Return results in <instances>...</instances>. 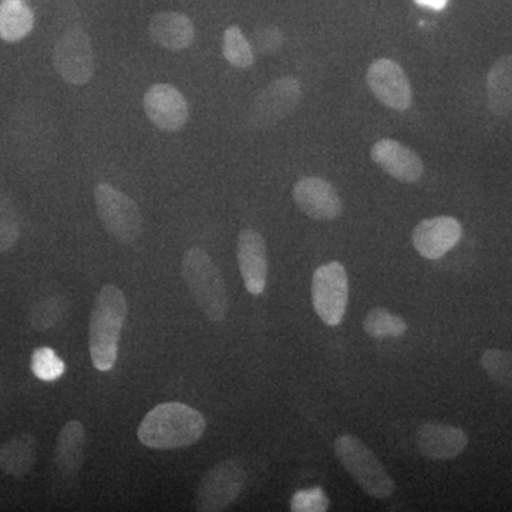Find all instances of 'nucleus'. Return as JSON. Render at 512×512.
I'll return each instance as SVG.
<instances>
[{
	"instance_id": "nucleus-14",
	"label": "nucleus",
	"mask_w": 512,
	"mask_h": 512,
	"mask_svg": "<svg viewBox=\"0 0 512 512\" xmlns=\"http://www.w3.org/2000/svg\"><path fill=\"white\" fill-rule=\"evenodd\" d=\"M373 163L379 165L384 173L402 184H414L423 177L424 164L421 158L400 141L382 138L373 144L370 150Z\"/></svg>"
},
{
	"instance_id": "nucleus-2",
	"label": "nucleus",
	"mask_w": 512,
	"mask_h": 512,
	"mask_svg": "<svg viewBox=\"0 0 512 512\" xmlns=\"http://www.w3.org/2000/svg\"><path fill=\"white\" fill-rule=\"evenodd\" d=\"M127 319L126 295L114 285L101 288L90 316L89 345L94 367L109 372L119 356L121 330Z\"/></svg>"
},
{
	"instance_id": "nucleus-25",
	"label": "nucleus",
	"mask_w": 512,
	"mask_h": 512,
	"mask_svg": "<svg viewBox=\"0 0 512 512\" xmlns=\"http://www.w3.org/2000/svg\"><path fill=\"white\" fill-rule=\"evenodd\" d=\"M481 366L493 382L512 390V352L488 349L481 356Z\"/></svg>"
},
{
	"instance_id": "nucleus-22",
	"label": "nucleus",
	"mask_w": 512,
	"mask_h": 512,
	"mask_svg": "<svg viewBox=\"0 0 512 512\" xmlns=\"http://www.w3.org/2000/svg\"><path fill=\"white\" fill-rule=\"evenodd\" d=\"M69 312V301L63 296H49L32 306L29 313V322L37 332L55 328Z\"/></svg>"
},
{
	"instance_id": "nucleus-15",
	"label": "nucleus",
	"mask_w": 512,
	"mask_h": 512,
	"mask_svg": "<svg viewBox=\"0 0 512 512\" xmlns=\"http://www.w3.org/2000/svg\"><path fill=\"white\" fill-rule=\"evenodd\" d=\"M237 256L245 288L251 295H261L268 279V251L261 232L254 228L242 229L238 237Z\"/></svg>"
},
{
	"instance_id": "nucleus-18",
	"label": "nucleus",
	"mask_w": 512,
	"mask_h": 512,
	"mask_svg": "<svg viewBox=\"0 0 512 512\" xmlns=\"http://www.w3.org/2000/svg\"><path fill=\"white\" fill-rule=\"evenodd\" d=\"M37 441L30 434L12 437L0 446V468L3 473L15 478L28 476L35 466Z\"/></svg>"
},
{
	"instance_id": "nucleus-17",
	"label": "nucleus",
	"mask_w": 512,
	"mask_h": 512,
	"mask_svg": "<svg viewBox=\"0 0 512 512\" xmlns=\"http://www.w3.org/2000/svg\"><path fill=\"white\" fill-rule=\"evenodd\" d=\"M148 33L156 45L173 52L188 49L195 39L194 23L180 12L157 13L148 23Z\"/></svg>"
},
{
	"instance_id": "nucleus-16",
	"label": "nucleus",
	"mask_w": 512,
	"mask_h": 512,
	"mask_svg": "<svg viewBox=\"0 0 512 512\" xmlns=\"http://www.w3.org/2000/svg\"><path fill=\"white\" fill-rule=\"evenodd\" d=\"M417 448L421 456L434 461L453 460L468 446L466 431L443 423H426L416 433Z\"/></svg>"
},
{
	"instance_id": "nucleus-29",
	"label": "nucleus",
	"mask_w": 512,
	"mask_h": 512,
	"mask_svg": "<svg viewBox=\"0 0 512 512\" xmlns=\"http://www.w3.org/2000/svg\"><path fill=\"white\" fill-rule=\"evenodd\" d=\"M252 40L256 52L261 55H274L284 45V36L276 28L258 29Z\"/></svg>"
},
{
	"instance_id": "nucleus-13",
	"label": "nucleus",
	"mask_w": 512,
	"mask_h": 512,
	"mask_svg": "<svg viewBox=\"0 0 512 512\" xmlns=\"http://www.w3.org/2000/svg\"><path fill=\"white\" fill-rule=\"evenodd\" d=\"M461 237L463 227L460 222L456 218L441 215L421 221L414 228L412 242L423 258L436 261L456 247Z\"/></svg>"
},
{
	"instance_id": "nucleus-24",
	"label": "nucleus",
	"mask_w": 512,
	"mask_h": 512,
	"mask_svg": "<svg viewBox=\"0 0 512 512\" xmlns=\"http://www.w3.org/2000/svg\"><path fill=\"white\" fill-rule=\"evenodd\" d=\"M363 328L372 338H399L407 332V323L386 308H375L367 313Z\"/></svg>"
},
{
	"instance_id": "nucleus-7",
	"label": "nucleus",
	"mask_w": 512,
	"mask_h": 512,
	"mask_svg": "<svg viewBox=\"0 0 512 512\" xmlns=\"http://www.w3.org/2000/svg\"><path fill=\"white\" fill-rule=\"evenodd\" d=\"M302 99V87L295 77H279L255 97L249 110L254 130H268L295 111Z\"/></svg>"
},
{
	"instance_id": "nucleus-6",
	"label": "nucleus",
	"mask_w": 512,
	"mask_h": 512,
	"mask_svg": "<svg viewBox=\"0 0 512 512\" xmlns=\"http://www.w3.org/2000/svg\"><path fill=\"white\" fill-rule=\"evenodd\" d=\"M312 303L320 319L338 326L345 318L349 302V278L340 262L319 266L312 278Z\"/></svg>"
},
{
	"instance_id": "nucleus-5",
	"label": "nucleus",
	"mask_w": 512,
	"mask_h": 512,
	"mask_svg": "<svg viewBox=\"0 0 512 512\" xmlns=\"http://www.w3.org/2000/svg\"><path fill=\"white\" fill-rule=\"evenodd\" d=\"M94 204L101 225L120 244H133L143 234V215L137 202L113 185H97L94 188Z\"/></svg>"
},
{
	"instance_id": "nucleus-1",
	"label": "nucleus",
	"mask_w": 512,
	"mask_h": 512,
	"mask_svg": "<svg viewBox=\"0 0 512 512\" xmlns=\"http://www.w3.org/2000/svg\"><path fill=\"white\" fill-rule=\"evenodd\" d=\"M207 421L198 410L183 403H163L154 407L137 430L141 444L153 450L190 447L204 436Z\"/></svg>"
},
{
	"instance_id": "nucleus-28",
	"label": "nucleus",
	"mask_w": 512,
	"mask_h": 512,
	"mask_svg": "<svg viewBox=\"0 0 512 512\" xmlns=\"http://www.w3.org/2000/svg\"><path fill=\"white\" fill-rule=\"evenodd\" d=\"M291 510L293 512H325L329 510V498L320 487L298 491L292 497Z\"/></svg>"
},
{
	"instance_id": "nucleus-21",
	"label": "nucleus",
	"mask_w": 512,
	"mask_h": 512,
	"mask_svg": "<svg viewBox=\"0 0 512 512\" xmlns=\"http://www.w3.org/2000/svg\"><path fill=\"white\" fill-rule=\"evenodd\" d=\"M35 26V13L26 0H0V39L20 42Z\"/></svg>"
},
{
	"instance_id": "nucleus-4",
	"label": "nucleus",
	"mask_w": 512,
	"mask_h": 512,
	"mask_svg": "<svg viewBox=\"0 0 512 512\" xmlns=\"http://www.w3.org/2000/svg\"><path fill=\"white\" fill-rule=\"evenodd\" d=\"M335 456L349 476L370 497L386 500L396 490L393 478L373 453L372 448L356 436L338 437L333 444Z\"/></svg>"
},
{
	"instance_id": "nucleus-23",
	"label": "nucleus",
	"mask_w": 512,
	"mask_h": 512,
	"mask_svg": "<svg viewBox=\"0 0 512 512\" xmlns=\"http://www.w3.org/2000/svg\"><path fill=\"white\" fill-rule=\"evenodd\" d=\"M222 53L229 64L238 69H248L255 63L254 47L238 26H231L222 37Z\"/></svg>"
},
{
	"instance_id": "nucleus-20",
	"label": "nucleus",
	"mask_w": 512,
	"mask_h": 512,
	"mask_svg": "<svg viewBox=\"0 0 512 512\" xmlns=\"http://www.w3.org/2000/svg\"><path fill=\"white\" fill-rule=\"evenodd\" d=\"M488 109L498 117L512 111V55L500 57L487 76Z\"/></svg>"
},
{
	"instance_id": "nucleus-19",
	"label": "nucleus",
	"mask_w": 512,
	"mask_h": 512,
	"mask_svg": "<svg viewBox=\"0 0 512 512\" xmlns=\"http://www.w3.org/2000/svg\"><path fill=\"white\" fill-rule=\"evenodd\" d=\"M86 448V430L80 421L72 420L64 424L57 437L56 464L64 474H74L82 470Z\"/></svg>"
},
{
	"instance_id": "nucleus-26",
	"label": "nucleus",
	"mask_w": 512,
	"mask_h": 512,
	"mask_svg": "<svg viewBox=\"0 0 512 512\" xmlns=\"http://www.w3.org/2000/svg\"><path fill=\"white\" fill-rule=\"evenodd\" d=\"M20 238L18 211L12 200L0 191V252H8Z\"/></svg>"
},
{
	"instance_id": "nucleus-8",
	"label": "nucleus",
	"mask_w": 512,
	"mask_h": 512,
	"mask_svg": "<svg viewBox=\"0 0 512 512\" xmlns=\"http://www.w3.org/2000/svg\"><path fill=\"white\" fill-rule=\"evenodd\" d=\"M247 474L241 463L235 460L222 461L211 468L204 478L195 497V510L214 512L227 510L244 488Z\"/></svg>"
},
{
	"instance_id": "nucleus-3",
	"label": "nucleus",
	"mask_w": 512,
	"mask_h": 512,
	"mask_svg": "<svg viewBox=\"0 0 512 512\" xmlns=\"http://www.w3.org/2000/svg\"><path fill=\"white\" fill-rule=\"evenodd\" d=\"M181 269L185 284L205 318L214 323L225 320L229 312L227 286L210 254L198 247L188 249Z\"/></svg>"
},
{
	"instance_id": "nucleus-30",
	"label": "nucleus",
	"mask_w": 512,
	"mask_h": 512,
	"mask_svg": "<svg viewBox=\"0 0 512 512\" xmlns=\"http://www.w3.org/2000/svg\"><path fill=\"white\" fill-rule=\"evenodd\" d=\"M414 2L421 8L443 10L446 8L448 0H414Z\"/></svg>"
},
{
	"instance_id": "nucleus-12",
	"label": "nucleus",
	"mask_w": 512,
	"mask_h": 512,
	"mask_svg": "<svg viewBox=\"0 0 512 512\" xmlns=\"http://www.w3.org/2000/svg\"><path fill=\"white\" fill-rule=\"evenodd\" d=\"M293 201L306 217L315 221H333L343 212L338 191L325 178H301L293 187Z\"/></svg>"
},
{
	"instance_id": "nucleus-11",
	"label": "nucleus",
	"mask_w": 512,
	"mask_h": 512,
	"mask_svg": "<svg viewBox=\"0 0 512 512\" xmlns=\"http://www.w3.org/2000/svg\"><path fill=\"white\" fill-rule=\"evenodd\" d=\"M144 110L153 126L165 133L183 130L190 119V107L183 93L167 83L154 84L147 90Z\"/></svg>"
},
{
	"instance_id": "nucleus-10",
	"label": "nucleus",
	"mask_w": 512,
	"mask_h": 512,
	"mask_svg": "<svg viewBox=\"0 0 512 512\" xmlns=\"http://www.w3.org/2000/svg\"><path fill=\"white\" fill-rule=\"evenodd\" d=\"M367 86L377 100L389 109L406 111L413 103L409 77L399 63L392 59H377L367 69Z\"/></svg>"
},
{
	"instance_id": "nucleus-9",
	"label": "nucleus",
	"mask_w": 512,
	"mask_h": 512,
	"mask_svg": "<svg viewBox=\"0 0 512 512\" xmlns=\"http://www.w3.org/2000/svg\"><path fill=\"white\" fill-rule=\"evenodd\" d=\"M53 66L64 82L84 86L94 76L92 40L83 29L69 30L53 50Z\"/></svg>"
},
{
	"instance_id": "nucleus-27",
	"label": "nucleus",
	"mask_w": 512,
	"mask_h": 512,
	"mask_svg": "<svg viewBox=\"0 0 512 512\" xmlns=\"http://www.w3.org/2000/svg\"><path fill=\"white\" fill-rule=\"evenodd\" d=\"M30 367L33 375L43 382H55L66 370L63 360L56 355L55 350L50 348L36 349L33 352Z\"/></svg>"
}]
</instances>
